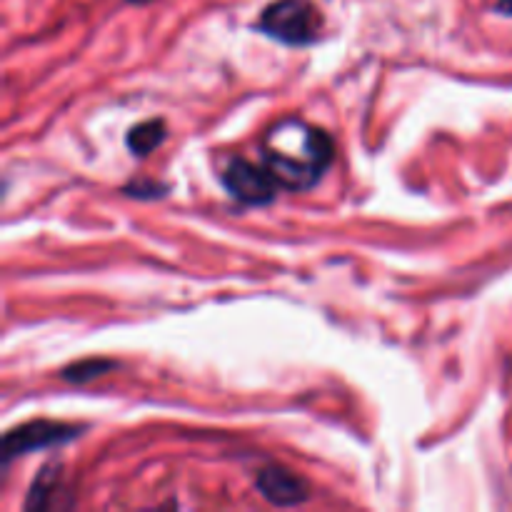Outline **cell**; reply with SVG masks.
<instances>
[{
	"label": "cell",
	"mask_w": 512,
	"mask_h": 512,
	"mask_svg": "<svg viewBox=\"0 0 512 512\" xmlns=\"http://www.w3.org/2000/svg\"><path fill=\"white\" fill-rule=\"evenodd\" d=\"M128 3H135V5H143V3H150V0H128Z\"/></svg>",
	"instance_id": "cell-9"
},
{
	"label": "cell",
	"mask_w": 512,
	"mask_h": 512,
	"mask_svg": "<svg viewBox=\"0 0 512 512\" xmlns=\"http://www.w3.org/2000/svg\"><path fill=\"white\" fill-rule=\"evenodd\" d=\"M223 185L235 200L245 205H265L275 198L280 185L263 163L233 158L223 170Z\"/></svg>",
	"instance_id": "cell-4"
},
{
	"label": "cell",
	"mask_w": 512,
	"mask_h": 512,
	"mask_svg": "<svg viewBox=\"0 0 512 512\" xmlns=\"http://www.w3.org/2000/svg\"><path fill=\"white\" fill-rule=\"evenodd\" d=\"M335 145L325 130L300 118H285L265 133L260 163L285 190H308L330 168Z\"/></svg>",
	"instance_id": "cell-1"
},
{
	"label": "cell",
	"mask_w": 512,
	"mask_h": 512,
	"mask_svg": "<svg viewBox=\"0 0 512 512\" xmlns=\"http://www.w3.org/2000/svg\"><path fill=\"white\" fill-rule=\"evenodd\" d=\"M255 485H258L260 495L268 503L280 505V508H293V505H300L308 500V485H305V480L285 468L260 470Z\"/></svg>",
	"instance_id": "cell-5"
},
{
	"label": "cell",
	"mask_w": 512,
	"mask_h": 512,
	"mask_svg": "<svg viewBox=\"0 0 512 512\" xmlns=\"http://www.w3.org/2000/svg\"><path fill=\"white\" fill-rule=\"evenodd\" d=\"M498 13L512 15V0H498Z\"/></svg>",
	"instance_id": "cell-8"
},
{
	"label": "cell",
	"mask_w": 512,
	"mask_h": 512,
	"mask_svg": "<svg viewBox=\"0 0 512 512\" xmlns=\"http://www.w3.org/2000/svg\"><path fill=\"white\" fill-rule=\"evenodd\" d=\"M110 368H113V363H108V360H83V363L65 368L63 378L70 380V383H88V380L98 378V375H103Z\"/></svg>",
	"instance_id": "cell-7"
},
{
	"label": "cell",
	"mask_w": 512,
	"mask_h": 512,
	"mask_svg": "<svg viewBox=\"0 0 512 512\" xmlns=\"http://www.w3.org/2000/svg\"><path fill=\"white\" fill-rule=\"evenodd\" d=\"M78 433V425L53 423V420H33V423H25L20 428H13L10 433H5L3 448H0L3 463L20 458V455L35 453V450H48L55 448V445H63L68 440L78 438Z\"/></svg>",
	"instance_id": "cell-3"
},
{
	"label": "cell",
	"mask_w": 512,
	"mask_h": 512,
	"mask_svg": "<svg viewBox=\"0 0 512 512\" xmlns=\"http://www.w3.org/2000/svg\"><path fill=\"white\" fill-rule=\"evenodd\" d=\"M165 138L163 120H145V123L133 125L128 133V148L135 155H150Z\"/></svg>",
	"instance_id": "cell-6"
},
{
	"label": "cell",
	"mask_w": 512,
	"mask_h": 512,
	"mask_svg": "<svg viewBox=\"0 0 512 512\" xmlns=\"http://www.w3.org/2000/svg\"><path fill=\"white\" fill-rule=\"evenodd\" d=\"M258 28L285 45H310L320 38L323 15L310 0H275L263 10Z\"/></svg>",
	"instance_id": "cell-2"
}]
</instances>
